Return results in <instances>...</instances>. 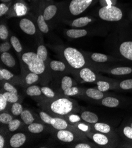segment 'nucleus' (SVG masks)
<instances>
[{"label": "nucleus", "instance_id": "f257e3e1", "mask_svg": "<svg viewBox=\"0 0 132 148\" xmlns=\"http://www.w3.org/2000/svg\"><path fill=\"white\" fill-rule=\"evenodd\" d=\"M59 53L66 65L72 69L80 70L87 64L90 66L84 53L74 47H63Z\"/></svg>", "mask_w": 132, "mask_h": 148}, {"label": "nucleus", "instance_id": "f03ea898", "mask_svg": "<svg viewBox=\"0 0 132 148\" xmlns=\"http://www.w3.org/2000/svg\"><path fill=\"white\" fill-rule=\"evenodd\" d=\"M98 1V0H70L69 3L63 4L62 14L64 17L69 18L78 17Z\"/></svg>", "mask_w": 132, "mask_h": 148}, {"label": "nucleus", "instance_id": "7ed1b4c3", "mask_svg": "<svg viewBox=\"0 0 132 148\" xmlns=\"http://www.w3.org/2000/svg\"><path fill=\"white\" fill-rule=\"evenodd\" d=\"M97 16L101 21L108 23H118L124 18L123 10L116 5L101 6L97 10Z\"/></svg>", "mask_w": 132, "mask_h": 148}, {"label": "nucleus", "instance_id": "20e7f679", "mask_svg": "<svg viewBox=\"0 0 132 148\" xmlns=\"http://www.w3.org/2000/svg\"><path fill=\"white\" fill-rule=\"evenodd\" d=\"M48 109L49 112L58 116H66L77 110L75 102L66 97L59 98L51 101L48 105Z\"/></svg>", "mask_w": 132, "mask_h": 148}, {"label": "nucleus", "instance_id": "39448f33", "mask_svg": "<svg viewBox=\"0 0 132 148\" xmlns=\"http://www.w3.org/2000/svg\"><path fill=\"white\" fill-rule=\"evenodd\" d=\"M21 60L30 72L40 75L46 71L45 62L40 60L37 54L33 51H26L23 53L21 56Z\"/></svg>", "mask_w": 132, "mask_h": 148}, {"label": "nucleus", "instance_id": "423d86ee", "mask_svg": "<svg viewBox=\"0 0 132 148\" xmlns=\"http://www.w3.org/2000/svg\"><path fill=\"white\" fill-rule=\"evenodd\" d=\"M95 71L104 72L115 76H126L132 75V66L106 65H90Z\"/></svg>", "mask_w": 132, "mask_h": 148}, {"label": "nucleus", "instance_id": "0eeeda50", "mask_svg": "<svg viewBox=\"0 0 132 148\" xmlns=\"http://www.w3.org/2000/svg\"><path fill=\"white\" fill-rule=\"evenodd\" d=\"M90 65H106L122 61V59L100 53H84Z\"/></svg>", "mask_w": 132, "mask_h": 148}, {"label": "nucleus", "instance_id": "6e6552de", "mask_svg": "<svg viewBox=\"0 0 132 148\" xmlns=\"http://www.w3.org/2000/svg\"><path fill=\"white\" fill-rule=\"evenodd\" d=\"M116 45V54L122 60L132 62V37L123 38Z\"/></svg>", "mask_w": 132, "mask_h": 148}, {"label": "nucleus", "instance_id": "1a4fd4ad", "mask_svg": "<svg viewBox=\"0 0 132 148\" xmlns=\"http://www.w3.org/2000/svg\"><path fill=\"white\" fill-rule=\"evenodd\" d=\"M90 136L93 142L100 146L110 147L115 146L116 142L115 136L109 135L97 132L91 133Z\"/></svg>", "mask_w": 132, "mask_h": 148}, {"label": "nucleus", "instance_id": "9d476101", "mask_svg": "<svg viewBox=\"0 0 132 148\" xmlns=\"http://www.w3.org/2000/svg\"><path fill=\"white\" fill-rule=\"evenodd\" d=\"M63 4L64 3H55L53 2L40 11L46 22L52 20L57 16L58 12L62 11Z\"/></svg>", "mask_w": 132, "mask_h": 148}, {"label": "nucleus", "instance_id": "9b49d317", "mask_svg": "<svg viewBox=\"0 0 132 148\" xmlns=\"http://www.w3.org/2000/svg\"><path fill=\"white\" fill-rule=\"evenodd\" d=\"M28 7L24 1H16L12 4L10 10L7 15L9 17H23L28 13Z\"/></svg>", "mask_w": 132, "mask_h": 148}, {"label": "nucleus", "instance_id": "f8f14e48", "mask_svg": "<svg viewBox=\"0 0 132 148\" xmlns=\"http://www.w3.org/2000/svg\"><path fill=\"white\" fill-rule=\"evenodd\" d=\"M79 77L86 83H94L97 82L98 80L103 78L102 77L98 76L95 73L94 69L90 66L84 67L79 70Z\"/></svg>", "mask_w": 132, "mask_h": 148}, {"label": "nucleus", "instance_id": "ddd939ff", "mask_svg": "<svg viewBox=\"0 0 132 148\" xmlns=\"http://www.w3.org/2000/svg\"><path fill=\"white\" fill-rule=\"evenodd\" d=\"M21 31L28 36H35L37 33V27L34 22L28 18H22L19 22Z\"/></svg>", "mask_w": 132, "mask_h": 148}, {"label": "nucleus", "instance_id": "4468645a", "mask_svg": "<svg viewBox=\"0 0 132 148\" xmlns=\"http://www.w3.org/2000/svg\"><path fill=\"white\" fill-rule=\"evenodd\" d=\"M97 21V19L96 18L91 16H84L77 18L70 21H69L68 24L72 27L76 28H82L91 24H93Z\"/></svg>", "mask_w": 132, "mask_h": 148}, {"label": "nucleus", "instance_id": "2eb2a0df", "mask_svg": "<svg viewBox=\"0 0 132 148\" xmlns=\"http://www.w3.org/2000/svg\"><path fill=\"white\" fill-rule=\"evenodd\" d=\"M91 33V32L89 29L84 28H70L68 29L65 32L66 36L72 39L80 38L85 37Z\"/></svg>", "mask_w": 132, "mask_h": 148}, {"label": "nucleus", "instance_id": "dca6fc26", "mask_svg": "<svg viewBox=\"0 0 132 148\" xmlns=\"http://www.w3.org/2000/svg\"><path fill=\"white\" fill-rule=\"evenodd\" d=\"M91 126L94 132L102 133V134H104L109 135L115 136L113 129L108 123L98 122L94 124H92Z\"/></svg>", "mask_w": 132, "mask_h": 148}, {"label": "nucleus", "instance_id": "f3484780", "mask_svg": "<svg viewBox=\"0 0 132 148\" xmlns=\"http://www.w3.org/2000/svg\"><path fill=\"white\" fill-rule=\"evenodd\" d=\"M99 101L101 105L110 108H117L122 104V101L120 99L114 96H106Z\"/></svg>", "mask_w": 132, "mask_h": 148}, {"label": "nucleus", "instance_id": "a211bd4d", "mask_svg": "<svg viewBox=\"0 0 132 148\" xmlns=\"http://www.w3.org/2000/svg\"><path fill=\"white\" fill-rule=\"evenodd\" d=\"M27 139L26 136L23 133H17L13 135L10 139V145L12 148H19L23 146Z\"/></svg>", "mask_w": 132, "mask_h": 148}, {"label": "nucleus", "instance_id": "6ab92c4d", "mask_svg": "<svg viewBox=\"0 0 132 148\" xmlns=\"http://www.w3.org/2000/svg\"><path fill=\"white\" fill-rule=\"evenodd\" d=\"M115 82L114 81H109L108 79L106 80L104 78H102L98 80L96 84L97 85V88L102 92H106L111 89L115 88Z\"/></svg>", "mask_w": 132, "mask_h": 148}, {"label": "nucleus", "instance_id": "aec40b11", "mask_svg": "<svg viewBox=\"0 0 132 148\" xmlns=\"http://www.w3.org/2000/svg\"><path fill=\"white\" fill-rule=\"evenodd\" d=\"M56 137L60 141L65 143L72 142L75 139L74 134L66 129L58 130L56 132Z\"/></svg>", "mask_w": 132, "mask_h": 148}, {"label": "nucleus", "instance_id": "412c9836", "mask_svg": "<svg viewBox=\"0 0 132 148\" xmlns=\"http://www.w3.org/2000/svg\"><path fill=\"white\" fill-rule=\"evenodd\" d=\"M85 93L87 97L96 101H100L106 96L104 92H101L97 88H88L86 89Z\"/></svg>", "mask_w": 132, "mask_h": 148}, {"label": "nucleus", "instance_id": "4be33fe9", "mask_svg": "<svg viewBox=\"0 0 132 148\" xmlns=\"http://www.w3.org/2000/svg\"><path fill=\"white\" fill-rule=\"evenodd\" d=\"M37 26L39 32L43 34H46L49 32V25L44 18L41 11H39V14L37 18Z\"/></svg>", "mask_w": 132, "mask_h": 148}, {"label": "nucleus", "instance_id": "5701e85b", "mask_svg": "<svg viewBox=\"0 0 132 148\" xmlns=\"http://www.w3.org/2000/svg\"><path fill=\"white\" fill-rule=\"evenodd\" d=\"M81 117L84 122L91 125L99 122V117L97 114L90 111H84L81 114Z\"/></svg>", "mask_w": 132, "mask_h": 148}, {"label": "nucleus", "instance_id": "b1692460", "mask_svg": "<svg viewBox=\"0 0 132 148\" xmlns=\"http://www.w3.org/2000/svg\"><path fill=\"white\" fill-rule=\"evenodd\" d=\"M1 60L4 65L10 68L15 67L16 64L15 58L8 52L1 53Z\"/></svg>", "mask_w": 132, "mask_h": 148}, {"label": "nucleus", "instance_id": "393cba45", "mask_svg": "<svg viewBox=\"0 0 132 148\" xmlns=\"http://www.w3.org/2000/svg\"><path fill=\"white\" fill-rule=\"evenodd\" d=\"M51 125L57 130L66 129L69 127L68 122L65 119L57 117L52 118Z\"/></svg>", "mask_w": 132, "mask_h": 148}, {"label": "nucleus", "instance_id": "a878e982", "mask_svg": "<svg viewBox=\"0 0 132 148\" xmlns=\"http://www.w3.org/2000/svg\"><path fill=\"white\" fill-rule=\"evenodd\" d=\"M49 66L52 71L56 72H63L66 70L68 67L66 63L59 60H50Z\"/></svg>", "mask_w": 132, "mask_h": 148}, {"label": "nucleus", "instance_id": "bb28decb", "mask_svg": "<svg viewBox=\"0 0 132 148\" xmlns=\"http://www.w3.org/2000/svg\"><path fill=\"white\" fill-rule=\"evenodd\" d=\"M122 90H132V78L122 80L119 82H115V88Z\"/></svg>", "mask_w": 132, "mask_h": 148}, {"label": "nucleus", "instance_id": "cd10ccee", "mask_svg": "<svg viewBox=\"0 0 132 148\" xmlns=\"http://www.w3.org/2000/svg\"><path fill=\"white\" fill-rule=\"evenodd\" d=\"M36 54L37 57L44 62H46L48 61V51L46 47L44 46L43 44H40L38 46Z\"/></svg>", "mask_w": 132, "mask_h": 148}, {"label": "nucleus", "instance_id": "c85d7f7f", "mask_svg": "<svg viewBox=\"0 0 132 148\" xmlns=\"http://www.w3.org/2000/svg\"><path fill=\"white\" fill-rule=\"evenodd\" d=\"M120 132L123 138L132 143V127L128 123L122 127Z\"/></svg>", "mask_w": 132, "mask_h": 148}, {"label": "nucleus", "instance_id": "c756f323", "mask_svg": "<svg viewBox=\"0 0 132 148\" xmlns=\"http://www.w3.org/2000/svg\"><path fill=\"white\" fill-rule=\"evenodd\" d=\"M20 117L23 122L27 125L32 124L35 121L33 114L28 110H23L20 114Z\"/></svg>", "mask_w": 132, "mask_h": 148}, {"label": "nucleus", "instance_id": "7c9ffc66", "mask_svg": "<svg viewBox=\"0 0 132 148\" xmlns=\"http://www.w3.org/2000/svg\"><path fill=\"white\" fill-rule=\"evenodd\" d=\"M10 42L12 46V47L17 53L20 54L23 51V46L19 40V39L15 36H11L10 38Z\"/></svg>", "mask_w": 132, "mask_h": 148}, {"label": "nucleus", "instance_id": "2f4dec72", "mask_svg": "<svg viewBox=\"0 0 132 148\" xmlns=\"http://www.w3.org/2000/svg\"><path fill=\"white\" fill-rule=\"evenodd\" d=\"M26 93L27 96L32 97L40 96L42 93L41 88L37 85H33L27 87L26 90Z\"/></svg>", "mask_w": 132, "mask_h": 148}, {"label": "nucleus", "instance_id": "473e14b6", "mask_svg": "<svg viewBox=\"0 0 132 148\" xmlns=\"http://www.w3.org/2000/svg\"><path fill=\"white\" fill-rule=\"evenodd\" d=\"M28 130L32 134H38L41 133L44 129V126L42 124L39 123H32L28 126Z\"/></svg>", "mask_w": 132, "mask_h": 148}, {"label": "nucleus", "instance_id": "72a5a7b5", "mask_svg": "<svg viewBox=\"0 0 132 148\" xmlns=\"http://www.w3.org/2000/svg\"><path fill=\"white\" fill-rule=\"evenodd\" d=\"M39 75L36 74L35 73L30 72L28 73L26 76L25 77V82L28 85H32L33 83L37 82L39 80Z\"/></svg>", "mask_w": 132, "mask_h": 148}, {"label": "nucleus", "instance_id": "f704fd0d", "mask_svg": "<svg viewBox=\"0 0 132 148\" xmlns=\"http://www.w3.org/2000/svg\"><path fill=\"white\" fill-rule=\"evenodd\" d=\"M72 86L73 80L70 77L65 76L62 78L61 81V88L63 91H65L68 88L72 87Z\"/></svg>", "mask_w": 132, "mask_h": 148}, {"label": "nucleus", "instance_id": "c9c22d12", "mask_svg": "<svg viewBox=\"0 0 132 148\" xmlns=\"http://www.w3.org/2000/svg\"><path fill=\"white\" fill-rule=\"evenodd\" d=\"M11 2L10 3H1L0 4V17H2L5 15L8 14L11 7Z\"/></svg>", "mask_w": 132, "mask_h": 148}, {"label": "nucleus", "instance_id": "e433bc0d", "mask_svg": "<svg viewBox=\"0 0 132 148\" xmlns=\"http://www.w3.org/2000/svg\"><path fill=\"white\" fill-rule=\"evenodd\" d=\"M14 75L8 70L6 69H1L0 70V80H10L13 78Z\"/></svg>", "mask_w": 132, "mask_h": 148}, {"label": "nucleus", "instance_id": "4c0bfd02", "mask_svg": "<svg viewBox=\"0 0 132 148\" xmlns=\"http://www.w3.org/2000/svg\"><path fill=\"white\" fill-rule=\"evenodd\" d=\"M23 111V108L20 103L18 102L14 103L11 108V112L12 114L15 116H19Z\"/></svg>", "mask_w": 132, "mask_h": 148}, {"label": "nucleus", "instance_id": "58836bf2", "mask_svg": "<svg viewBox=\"0 0 132 148\" xmlns=\"http://www.w3.org/2000/svg\"><path fill=\"white\" fill-rule=\"evenodd\" d=\"M9 31L8 27L4 24L0 25V38L1 40L6 41L9 37Z\"/></svg>", "mask_w": 132, "mask_h": 148}, {"label": "nucleus", "instance_id": "ea45409f", "mask_svg": "<svg viewBox=\"0 0 132 148\" xmlns=\"http://www.w3.org/2000/svg\"><path fill=\"white\" fill-rule=\"evenodd\" d=\"M4 98L7 100V101L11 103H14L17 102L19 100L18 95L14 94L12 93H10L8 92H6L3 94Z\"/></svg>", "mask_w": 132, "mask_h": 148}, {"label": "nucleus", "instance_id": "a19ab883", "mask_svg": "<svg viewBox=\"0 0 132 148\" xmlns=\"http://www.w3.org/2000/svg\"><path fill=\"white\" fill-rule=\"evenodd\" d=\"M21 122L19 119H12L8 124V128L10 132H14L17 130L21 125Z\"/></svg>", "mask_w": 132, "mask_h": 148}, {"label": "nucleus", "instance_id": "79ce46f5", "mask_svg": "<svg viewBox=\"0 0 132 148\" xmlns=\"http://www.w3.org/2000/svg\"><path fill=\"white\" fill-rule=\"evenodd\" d=\"M41 90L42 93L48 98L52 99L55 97V93L53 91L52 89L48 87L44 86L41 87Z\"/></svg>", "mask_w": 132, "mask_h": 148}, {"label": "nucleus", "instance_id": "37998d69", "mask_svg": "<svg viewBox=\"0 0 132 148\" xmlns=\"http://www.w3.org/2000/svg\"><path fill=\"white\" fill-rule=\"evenodd\" d=\"M80 93V90L77 87H71L64 91V93L67 96H74L78 95Z\"/></svg>", "mask_w": 132, "mask_h": 148}, {"label": "nucleus", "instance_id": "c03bdc74", "mask_svg": "<svg viewBox=\"0 0 132 148\" xmlns=\"http://www.w3.org/2000/svg\"><path fill=\"white\" fill-rule=\"evenodd\" d=\"M12 119V116L7 113H1L0 114V122L3 124L8 125Z\"/></svg>", "mask_w": 132, "mask_h": 148}, {"label": "nucleus", "instance_id": "a18cd8bd", "mask_svg": "<svg viewBox=\"0 0 132 148\" xmlns=\"http://www.w3.org/2000/svg\"><path fill=\"white\" fill-rule=\"evenodd\" d=\"M39 116L41 120L46 124L48 125H51V121L52 119V117L50 116L49 114H48L46 112H40L39 113Z\"/></svg>", "mask_w": 132, "mask_h": 148}, {"label": "nucleus", "instance_id": "49530a36", "mask_svg": "<svg viewBox=\"0 0 132 148\" xmlns=\"http://www.w3.org/2000/svg\"><path fill=\"white\" fill-rule=\"evenodd\" d=\"M12 46L11 44V42L6 41L0 44V53H6V52H8V51L11 49Z\"/></svg>", "mask_w": 132, "mask_h": 148}, {"label": "nucleus", "instance_id": "de8ad7c7", "mask_svg": "<svg viewBox=\"0 0 132 148\" xmlns=\"http://www.w3.org/2000/svg\"><path fill=\"white\" fill-rule=\"evenodd\" d=\"M3 87H4V89L6 92H10V93H14V94L18 95V91L16 89V88L8 82H6L4 84Z\"/></svg>", "mask_w": 132, "mask_h": 148}, {"label": "nucleus", "instance_id": "09e8293b", "mask_svg": "<svg viewBox=\"0 0 132 148\" xmlns=\"http://www.w3.org/2000/svg\"><path fill=\"white\" fill-rule=\"evenodd\" d=\"M53 2V0H39V10L41 11L44 7Z\"/></svg>", "mask_w": 132, "mask_h": 148}, {"label": "nucleus", "instance_id": "8fccbe9b", "mask_svg": "<svg viewBox=\"0 0 132 148\" xmlns=\"http://www.w3.org/2000/svg\"><path fill=\"white\" fill-rule=\"evenodd\" d=\"M7 101L3 96V94L0 95V111L2 112L6 109L7 105Z\"/></svg>", "mask_w": 132, "mask_h": 148}, {"label": "nucleus", "instance_id": "3c124183", "mask_svg": "<svg viewBox=\"0 0 132 148\" xmlns=\"http://www.w3.org/2000/svg\"><path fill=\"white\" fill-rule=\"evenodd\" d=\"M78 127L79 129L82 130V132H89L90 133V131L91 130V128H92V126H89V125H87V124H85V123H79V125H78Z\"/></svg>", "mask_w": 132, "mask_h": 148}, {"label": "nucleus", "instance_id": "603ef678", "mask_svg": "<svg viewBox=\"0 0 132 148\" xmlns=\"http://www.w3.org/2000/svg\"><path fill=\"white\" fill-rule=\"evenodd\" d=\"M81 118L79 116H78L77 114H72L69 116V120L70 121V122L71 123H76V122H78L81 121Z\"/></svg>", "mask_w": 132, "mask_h": 148}, {"label": "nucleus", "instance_id": "864d4df0", "mask_svg": "<svg viewBox=\"0 0 132 148\" xmlns=\"http://www.w3.org/2000/svg\"><path fill=\"white\" fill-rule=\"evenodd\" d=\"M93 146H94V145L93 146L89 143H78V144L75 145L74 147L75 148H91V147H93Z\"/></svg>", "mask_w": 132, "mask_h": 148}, {"label": "nucleus", "instance_id": "5fc2aeb1", "mask_svg": "<svg viewBox=\"0 0 132 148\" xmlns=\"http://www.w3.org/2000/svg\"><path fill=\"white\" fill-rule=\"evenodd\" d=\"M5 145V139L1 135L0 136V148H3Z\"/></svg>", "mask_w": 132, "mask_h": 148}, {"label": "nucleus", "instance_id": "6e6d98bb", "mask_svg": "<svg viewBox=\"0 0 132 148\" xmlns=\"http://www.w3.org/2000/svg\"><path fill=\"white\" fill-rule=\"evenodd\" d=\"M129 17L130 20L132 21V10L130 11V12L129 14Z\"/></svg>", "mask_w": 132, "mask_h": 148}, {"label": "nucleus", "instance_id": "4d7b16f0", "mask_svg": "<svg viewBox=\"0 0 132 148\" xmlns=\"http://www.w3.org/2000/svg\"><path fill=\"white\" fill-rule=\"evenodd\" d=\"M2 3H10L12 0H0Z\"/></svg>", "mask_w": 132, "mask_h": 148}, {"label": "nucleus", "instance_id": "13d9d810", "mask_svg": "<svg viewBox=\"0 0 132 148\" xmlns=\"http://www.w3.org/2000/svg\"><path fill=\"white\" fill-rule=\"evenodd\" d=\"M131 127H132V119L130 121V122H129V123H128Z\"/></svg>", "mask_w": 132, "mask_h": 148}, {"label": "nucleus", "instance_id": "bf43d9fd", "mask_svg": "<svg viewBox=\"0 0 132 148\" xmlns=\"http://www.w3.org/2000/svg\"><path fill=\"white\" fill-rule=\"evenodd\" d=\"M33 1L35 3H38V2H39V0H33Z\"/></svg>", "mask_w": 132, "mask_h": 148}, {"label": "nucleus", "instance_id": "052dcab7", "mask_svg": "<svg viewBox=\"0 0 132 148\" xmlns=\"http://www.w3.org/2000/svg\"><path fill=\"white\" fill-rule=\"evenodd\" d=\"M17 1H24V0H16Z\"/></svg>", "mask_w": 132, "mask_h": 148}]
</instances>
